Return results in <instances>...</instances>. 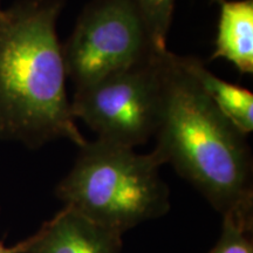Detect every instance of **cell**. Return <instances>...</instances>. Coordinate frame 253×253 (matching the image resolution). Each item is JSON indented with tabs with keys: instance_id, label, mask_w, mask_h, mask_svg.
I'll list each match as a JSON object with an SVG mask.
<instances>
[{
	"instance_id": "6da1fadb",
	"label": "cell",
	"mask_w": 253,
	"mask_h": 253,
	"mask_svg": "<svg viewBox=\"0 0 253 253\" xmlns=\"http://www.w3.org/2000/svg\"><path fill=\"white\" fill-rule=\"evenodd\" d=\"M61 0H20L0 9V138L39 148L79 130L66 91L62 46L56 36Z\"/></svg>"
},
{
	"instance_id": "7a4b0ae2",
	"label": "cell",
	"mask_w": 253,
	"mask_h": 253,
	"mask_svg": "<svg viewBox=\"0 0 253 253\" xmlns=\"http://www.w3.org/2000/svg\"><path fill=\"white\" fill-rule=\"evenodd\" d=\"M161 112L151 151L208 199L218 212L253 209L252 155L246 135L214 106L179 63L161 53Z\"/></svg>"
},
{
	"instance_id": "3957f363",
	"label": "cell",
	"mask_w": 253,
	"mask_h": 253,
	"mask_svg": "<svg viewBox=\"0 0 253 253\" xmlns=\"http://www.w3.org/2000/svg\"><path fill=\"white\" fill-rule=\"evenodd\" d=\"M161 166L153 153L137 154L100 138L87 141L56 196L66 207L122 236L169 210V189L160 177Z\"/></svg>"
},
{
	"instance_id": "277c9868",
	"label": "cell",
	"mask_w": 253,
	"mask_h": 253,
	"mask_svg": "<svg viewBox=\"0 0 253 253\" xmlns=\"http://www.w3.org/2000/svg\"><path fill=\"white\" fill-rule=\"evenodd\" d=\"M155 48L135 0H96L62 46L66 77L75 89L141 65Z\"/></svg>"
},
{
	"instance_id": "5b68a950",
	"label": "cell",
	"mask_w": 253,
	"mask_h": 253,
	"mask_svg": "<svg viewBox=\"0 0 253 253\" xmlns=\"http://www.w3.org/2000/svg\"><path fill=\"white\" fill-rule=\"evenodd\" d=\"M162 52L141 65L75 89L71 101L74 119H80L97 138L110 143L134 149L149 141L160 121Z\"/></svg>"
},
{
	"instance_id": "8992f818",
	"label": "cell",
	"mask_w": 253,
	"mask_h": 253,
	"mask_svg": "<svg viewBox=\"0 0 253 253\" xmlns=\"http://www.w3.org/2000/svg\"><path fill=\"white\" fill-rule=\"evenodd\" d=\"M27 242L26 253H121L122 250L121 235L66 205Z\"/></svg>"
},
{
	"instance_id": "52a82bcc",
	"label": "cell",
	"mask_w": 253,
	"mask_h": 253,
	"mask_svg": "<svg viewBox=\"0 0 253 253\" xmlns=\"http://www.w3.org/2000/svg\"><path fill=\"white\" fill-rule=\"evenodd\" d=\"M220 13L211 60L226 59L240 73H253V0H216Z\"/></svg>"
},
{
	"instance_id": "ba28073f",
	"label": "cell",
	"mask_w": 253,
	"mask_h": 253,
	"mask_svg": "<svg viewBox=\"0 0 253 253\" xmlns=\"http://www.w3.org/2000/svg\"><path fill=\"white\" fill-rule=\"evenodd\" d=\"M179 63L195 79L220 110L240 131L248 135L253 130V94L246 88L217 78L204 63L192 56H179Z\"/></svg>"
},
{
	"instance_id": "9c48e42d",
	"label": "cell",
	"mask_w": 253,
	"mask_h": 253,
	"mask_svg": "<svg viewBox=\"0 0 253 253\" xmlns=\"http://www.w3.org/2000/svg\"><path fill=\"white\" fill-rule=\"evenodd\" d=\"M253 209L223 214L219 240L210 253H253Z\"/></svg>"
},
{
	"instance_id": "30bf717a",
	"label": "cell",
	"mask_w": 253,
	"mask_h": 253,
	"mask_svg": "<svg viewBox=\"0 0 253 253\" xmlns=\"http://www.w3.org/2000/svg\"><path fill=\"white\" fill-rule=\"evenodd\" d=\"M135 2L155 48L167 49L175 0H135Z\"/></svg>"
},
{
	"instance_id": "8fae6325",
	"label": "cell",
	"mask_w": 253,
	"mask_h": 253,
	"mask_svg": "<svg viewBox=\"0 0 253 253\" xmlns=\"http://www.w3.org/2000/svg\"><path fill=\"white\" fill-rule=\"evenodd\" d=\"M27 239L24 242H20L19 244L12 248H7L4 244V242H0V253H26L27 249Z\"/></svg>"
}]
</instances>
